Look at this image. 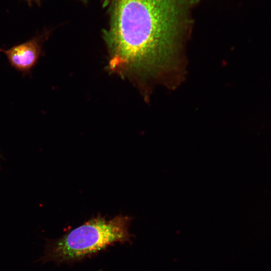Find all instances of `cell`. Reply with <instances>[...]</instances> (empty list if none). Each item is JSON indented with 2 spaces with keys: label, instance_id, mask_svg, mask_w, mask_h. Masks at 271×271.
Here are the masks:
<instances>
[{
  "label": "cell",
  "instance_id": "obj_1",
  "mask_svg": "<svg viewBox=\"0 0 271 271\" xmlns=\"http://www.w3.org/2000/svg\"><path fill=\"white\" fill-rule=\"evenodd\" d=\"M105 34L111 70L158 76L173 66L182 30L183 0H111Z\"/></svg>",
  "mask_w": 271,
  "mask_h": 271
},
{
  "label": "cell",
  "instance_id": "obj_2",
  "mask_svg": "<svg viewBox=\"0 0 271 271\" xmlns=\"http://www.w3.org/2000/svg\"><path fill=\"white\" fill-rule=\"evenodd\" d=\"M130 219L118 215L107 219L98 216L57 239H46L43 255L36 262H70L104 249L117 242H129Z\"/></svg>",
  "mask_w": 271,
  "mask_h": 271
},
{
  "label": "cell",
  "instance_id": "obj_3",
  "mask_svg": "<svg viewBox=\"0 0 271 271\" xmlns=\"http://www.w3.org/2000/svg\"><path fill=\"white\" fill-rule=\"evenodd\" d=\"M40 42L37 39H31L22 44L5 50L0 49L16 69L26 71L36 63L40 54Z\"/></svg>",
  "mask_w": 271,
  "mask_h": 271
}]
</instances>
